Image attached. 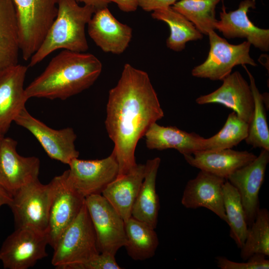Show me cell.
<instances>
[{
	"instance_id": "obj_9",
	"label": "cell",
	"mask_w": 269,
	"mask_h": 269,
	"mask_svg": "<svg viewBox=\"0 0 269 269\" xmlns=\"http://www.w3.org/2000/svg\"><path fill=\"white\" fill-rule=\"evenodd\" d=\"M50 182L52 193L47 234L49 245L53 248L61 234L79 213L85 198L71 184L68 170L54 177Z\"/></svg>"
},
{
	"instance_id": "obj_37",
	"label": "cell",
	"mask_w": 269,
	"mask_h": 269,
	"mask_svg": "<svg viewBox=\"0 0 269 269\" xmlns=\"http://www.w3.org/2000/svg\"><path fill=\"white\" fill-rule=\"evenodd\" d=\"M11 199V196L0 187V207L5 204L8 205Z\"/></svg>"
},
{
	"instance_id": "obj_15",
	"label": "cell",
	"mask_w": 269,
	"mask_h": 269,
	"mask_svg": "<svg viewBox=\"0 0 269 269\" xmlns=\"http://www.w3.org/2000/svg\"><path fill=\"white\" fill-rule=\"evenodd\" d=\"M27 69V66L18 63L0 72V139L25 108L28 99L24 82Z\"/></svg>"
},
{
	"instance_id": "obj_7",
	"label": "cell",
	"mask_w": 269,
	"mask_h": 269,
	"mask_svg": "<svg viewBox=\"0 0 269 269\" xmlns=\"http://www.w3.org/2000/svg\"><path fill=\"white\" fill-rule=\"evenodd\" d=\"M210 50L205 61L191 71L193 76L222 81L229 75L233 68L239 65L257 66L249 52L251 44L248 41L239 44L229 43L214 30L210 31Z\"/></svg>"
},
{
	"instance_id": "obj_29",
	"label": "cell",
	"mask_w": 269,
	"mask_h": 269,
	"mask_svg": "<svg viewBox=\"0 0 269 269\" xmlns=\"http://www.w3.org/2000/svg\"><path fill=\"white\" fill-rule=\"evenodd\" d=\"M243 66L249 77L250 86L254 101L253 114L249 124L248 134L245 141L248 144L254 148L269 150V129L263 95L257 87L252 74L245 65Z\"/></svg>"
},
{
	"instance_id": "obj_11",
	"label": "cell",
	"mask_w": 269,
	"mask_h": 269,
	"mask_svg": "<svg viewBox=\"0 0 269 269\" xmlns=\"http://www.w3.org/2000/svg\"><path fill=\"white\" fill-rule=\"evenodd\" d=\"M14 122L31 133L51 158L69 164L72 160L78 158L79 152L75 145L77 135L72 128L53 129L31 116L26 108Z\"/></svg>"
},
{
	"instance_id": "obj_14",
	"label": "cell",
	"mask_w": 269,
	"mask_h": 269,
	"mask_svg": "<svg viewBox=\"0 0 269 269\" xmlns=\"http://www.w3.org/2000/svg\"><path fill=\"white\" fill-rule=\"evenodd\" d=\"M269 162V150L262 149L254 160L235 171L227 180L239 194L248 227L260 209L259 192Z\"/></svg>"
},
{
	"instance_id": "obj_17",
	"label": "cell",
	"mask_w": 269,
	"mask_h": 269,
	"mask_svg": "<svg viewBox=\"0 0 269 269\" xmlns=\"http://www.w3.org/2000/svg\"><path fill=\"white\" fill-rule=\"evenodd\" d=\"M255 7V0H245L240 3L237 9L227 12L223 3L220 19L216 22L215 29L228 39L246 38L255 47L267 52L269 50V30L257 27L248 16L249 9Z\"/></svg>"
},
{
	"instance_id": "obj_1",
	"label": "cell",
	"mask_w": 269,
	"mask_h": 269,
	"mask_svg": "<svg viewBox=\"0 0 269 269\" xmlns=\"http://www.w3.org/2000/svg\"><path fill=\"white\" fill-rule=\"evenodd\" d=\"M163 117L148 74L126 64L117 84L109 91L105 122L114 144L113 151L119 165L117 178L136 166L135 151L138 141L152 124Z\"/></svg>"
},
{
	"instance_id": "obj_33",
	"label": "cell",
	"mask_w": 269,
	"mask_h": 269,
	"mask_svg": "<svg viewBox=\"0 0 269 269\" xmlns=\"http://www.w3.org/2000/svg\"><path fill=\"white\" fill-rule=\"evenodd\" d=\"M115 256L100 253L87 261L73 266L71 269H120Z\"/></svg>"
},
{
	"instance_id": "obj_32",
	"label": "cell",
	"mask_w": 269,
	"mask_h": 269,
	"mask_svg": "<svg viewBox=\"0 0 269 269\" xmlns=\"http://www.w3.org/2000/svg\"><path fill=\"white\" fill-rule=\"evenodd\" d=\"M217 267L221 269H269V261L262 254H255L247 262L238 263L224 257L216 258Z\"/></svg>"
},
{
	"instance_id": "obj_28",
	"label": "cell",
	"mask_w": 269,
	"mask_h": 269,
	"mask_svg": "<svg viewBox=\"0 0 269 269\" xmlns=\"http://www.w3.org/2000/svg\"><path fill=\"white\" fill-rule=\"evenodd\" d=\"M220 0H179L171 7L192 22L203 34L215 29V9Z\"/></svg>"
},
{
	"instance_id": "obj_22",
	"label": "cell",
	"mask_w": 269,
	"mask_h": 269,
	"mask_svg": "<svg viewBox=\"0 0 269 269\" xmlns=\"http://www.w3.org/2000/svg\"><path fill=\"white\" fill-rule=\"evenodd\" d=\"M144 174L145 164H137L128 173L110 183L102 193L125 222L132 217Z\"/></svg>"
},
{
	"instance_id": "obj_31",
	"label": "cell",
	"mask_w": 269,
	"mask_h": 269,
	"mask_svg": "<svg viewBox=\"0 0 269 269\" xmlns=\"http://www.w3.org/2000/svg\"><path fill=\"white\" fill-rule=\"evenodd\" d=\"M248 130L249 124L233 112L228 115L224 125L216 134L205 138L204 150L232 148L245 140Z\"/></svg>"
},
{
	"instance_id": "obj_30",
	"label": "cell",
	"mask_w": 269,
	"mask_h": 269,
	"mask_svg": "<svg viewBox=\"0 0 269 269\" xmlns=\"http://www.w3.org/2000/svg\"><path fill=\"white\" fill-rule=\"evenodd\" d=\"M244 261L255 254L269 256V212L260 208L254 222L248 227L244 244L240 249Z\"/></svg>"
},
{
	"instance_id": "obj_27",
	"label": "cell",
	"mask_w": 269,
	"mask_h": 269,
	"mask_svg": "<svg viewBox=\"0 0 269 269\" xmlns=\"http://www.w3.org/2000/svg\"><path fill=\"white\" fill-rule=\"evenodd\" d=\"M223 198L230 236L241 249L246 239L248 226L239 194L228 180L223 185Z\"/></svg>"
},
{
	"instance_id": "obj_4",
	"label": "cell",
	"mask_w": 269,
	"mask_h": 269,
	"mask_svg": "<svg viewBox=\"0 0 269 269\" xmlns=\"http://www.w3.org/2000/svg\"><path fill=\"white\" fill-rule=\"evenodd\" d=\"M53 249L51 264L58 269H71L100 253L95 231L85 203Z\"/></svg>"
},
{
	"instance_id": "obj_6",
	"label": "cell",
	"mask_w": 269,
	"mask_h": 269,
	"mask_svg": "<svg viewBox=\"0 0 269 269\" xmlns=\"http://www.w3.org/2000/svg\"><path fill=\"white\" fill-rule=\"evenodd\" d=\"M52 193L51 183L43 184L39 179L18 190L8 204L16 228H29L47 233Z\"/></svg>"
},
{
	"instance_id": "obj_34",
	"label": "cell",
	"mask_w": 269,
	"mask_h": 269,
	"mask_svg": "<svg viewBox=\"0 0 269 269\" xmlns=\"http://www.w3.org/2000/svg\"><path fill=\"white\" fill-rule=\"evenodd\" d=\"M179 0H138V6L146 11L171 6Z\"/></svg>"
},
{
	"instance_id": "obj_21",
	"label": "cell",
	"mask_w": 269,
	"mask_h": 269,
	"mask_svg": "<svg viewBox=\"0 0 269 269\" xmlns=\"http://www.w3.org/2000/svg\"><path fill=\"white\" fill-rule=\"evenodd\" d=\"M144 136L146 146L149 149H175L183 155L205 150V138L174 126L165 127L153 123Z\"/></svg>"
},
{
	"instance_id": "obj_20",
	"label": "cell",
	"mask_w": 269,
	"mask_h": 269,
	"mask_svg": "<svg viewBox=\"0 0 269 269\" xmlns=\"http://www.w3.org/2000/svg\"><path fill=\"white\" fill-rule=\"evenodd\" d=\"M183 156L190 165L227 180L235 171L254 160L257 155L246 150L228 148L199 151Z\"/></svg>"
},
{
	"instance_id": "obj_25",
	"label": "cell",
	"mask_w": 269,
	"mask_h": 269,
	"mask_svg": "<svg viewBox=\"0 0 269 269\" xmlns=\"http://www.w3.org/2000/svg\"><path fill=\"white\" fill-rule=\"evenodd\" d=\"M125 222V247L134 260L143 261L153 257L159 245L154 228L133 217Z\"/></svg>"
},
{
	"instance_id": "obj_19",
	"label": "cell",
	"mask_w": 269,
	"mask_h": 269,
	"mask_svg": "<svg viewBox=\"0 0 269 269\" xmlns=\"http://www.w3.org/2000/svg\"><path fill=\"white\" fill-rule=\"evenodd\" d=\"M87 25L89 35L105 52L122 54L132 37V28L118 21L108 7L97 10Z\"/></svg>"
},
{
	"instance_id": "obj_10",
	"label": "cell",
	"mask_w": 269,
	"mask_h": 269,
	"mask_svg": "<svg viewBox=\"0 0 269 269\" xmlns=\"http://www.w3.org/2000/svg\"><path fill=\"white\" fill-rule=\"evenodd\" d=\"M48 234L29 228H18L3 242L0 260L5 269H27L47 256Z\"/></svg>"
},
{
	"instance_id": "obj_24",
	"label": "cell",
	"mask_w": 269,
	"mask_h": 269,
	"mask_svg": "<svg viewBox=\"0 0 269 269\" xmlns=\"http://www.w3.org/2000/svg\"><path fill=\"white\" fill-rule=\"evenodd\" d=\"M20 52L16 10L13 0H0V72L18 64Z\"/></svg>"
},
{
	"instance_id": "obj_35",
	"label": "cell",
	"mask_w": 269,
	"mask_h": 269,
	"mask_svg": "<svg viewBox=\"0 0 269 269\" xmlns=\"http://www.w3.org/2000/svg\"><path fill=\"white\" fill-rule=\"evenodd\" d=\"M118 7L124 12H132L136 10L138 6V0H113Z\"/></svg>"
},
{
	"instance_id": "obj_8",
	"label": "cell",
	"mask_w": 269,
	"mask_h": 269,
	"mask_svg": "<svg viewBox=\"0 0 269 269\" xmlns=\"http://www.w3.org/2000/svg\"><path fill=\"white\" fill-rule=\"evenodd\" d=\"M85 203L95 231L100 253L115 256L126 243L125 221L102 194L86 197Z\"/></svg>"
},
{
	"instance_id": "obj_16",
	"label": "cell",
	"mask_w": 269,
	"mask_h": 269,
	"mask_svg": "<svg viewBox=\"0 0 269 269\" xmlns=\"http://www.w3.org/2000/svg\"><path fill=\"white\" fill-rule=\"evenodd\" d=\"M222 85L208 94L196 99L199 105L219 104L233 111L242 120L249 124L253 114L254 101L250 84L238 71L231 73Z\"/></svg>"
},
{
	"instance_id": "obj_36",
	"label": "cell",
	"mask_w": 269,
	"mask_h": 269,
	"mask_svg": "<svg viewBox=\"0 0 269 269\" xmlns=\"http://www.w3.org/2000/svg\"><path fill=\"white\" fill-rule=\"evenodd\" d=\"M77 2H82L85 5L94 7L96 10L108 5L113 2V0H75Z\"/></svg>"
},
{
	"instance_id": "obj_26",
	"label": "cell",
	"mask_w": 269,
	"mask_h": 269,
	"mask_svg": "<svg viewBox=\"0 0 269 269\" xmlns=\"http://www.w3.org/2000/svg\"><path fill=\"white\" fill-rule=\"evenodd\" d=\"M151 16L168 25L170 35L166 40V46L173 51H181L187 42L203 38V34L192 22L171 6L153 10Z\"/></svg>"
},
{
	"instance_id": "obj_3",
	"label": "cell",
	"mask_w": 269,
	"mask_h": 269,
	"mask_svg": "<svg viewBox=\"0 0 269 269\" xmlns=\"http://www.w3.org/2000/svg\"><path fill=\"white\" fill-rule=\"evenodd\" d=\"M96 11L92 6L79 5L75 0H59L57 15L29 59V66H34L58 49L78 52L88 50L85 27Z\"/></svg>"
},
{
	"instance_id": "obj_2",
	"label": "cell",
	"mask_w": 269,
	"mask_h": 269,
	"mask_svg": "<svg viewBox=\"0 0 269 269\" xmlns=\"http://www.w3.org/2000/svg\"><path fill=\"white\" fill-rule=\"evenodd\" d=\"M102 70L94 55L62 50L25 88L27 98L66 100L90 87Z\"/></svg>"
},
{
	"instance_id": "obj_13",
	"label": "cell",
	"mask_w": 269,
	"mask_h": 269,
	"mask_svg": "<svg viewBox=\"0 0 269 269\" xmlns=\"http://www.w3.org/2000/svg\"><path fill=\"white\" fill-rule=\"evenodd\" d=\"M17 144L10 137L0 139V187L10 196L23 186L38 179L39 172L38 158L21 156L16 151Z\"/></svg>"
},
{
	"instance_id": "obj_5",
	"label": "cell",
	"mask_w": 269,
	"mask_h": 269,
	"mask_svg": "<svg viewBox=\"0 0 269 269\" xmlns=\"http://www.w3.org/2000/svg\"><path fill=\"white\" fill-rule=\"evenodd\" d=\"M20 52L25 61L37 50L55 19L59 0H13Z\"/></svg>"
},
{
	"instance_id": "obj_12",
	"label": "cell",
	"mask_w": 269,
	"mask_h": 269,
	"mask_svg": "<svg viewBox=\"0 0 269 269\" xmlns=\"http://www.w3.org/2000/svg\"><path fill=\"white\" fill-rule=\"evenodd\" d=\"M68 165L69 180L74 189L84 198L102 194L119 173L118 163L113 151L103 159L82 160L76 158Z\"/></svg>"
},
{
	"instance_id": "obj_23",
	"label": "cell",
	"mask_w": 269,
	"mask_h": 269,
	"mask_svg": "<svg viewBox=\"0 0 269 269\" xmlns=\"http://www.w3.org/2000/svg\"><path fill=\"white\" fill-rule=\"evenodd\" d=\"M160 157L148 159L145 164L143 182L133 206L132 217L155 229L157 224L159 199L156 191V179Z\"/></svg>"
},
{
	"instance_id": "obj_18",
	"label": "cell",
	"mask_w": 269,
	"mask_h": 269,
	"mask_svg": "<svg viewBox=\"0 0 269 269\" xmlns=\"http://www.w3.org/2000/svg\"><path fill=\"white\" fill-rule=\"evenodd\" d=\"M226 180L200 170L187 182L181 198L182 205L187 209L205 208L227 223L223 198V187Z\"/></svg>"
}]
</instances>
